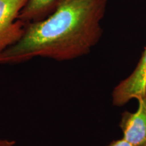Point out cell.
Returning a JSON list of instances; mask_svg holds the SVG:
<instances>
[{"mask_svg":"<svg viewBox=\"0 0 146 146\" xmlns=\"http://www.w3.org/2000/svg\"><path fill=\"white\" fill-rule=\"evenodd\" d=\"M109 0H58L43 19L25 25L18 41L0 54V64L36 58L69 61L90 53L103 35L101 22Z\"/></svg>","mask_w":146,"mask_h":146,"instance_id":"6da1fadb","label":"cell"},{"mask_svg":"<svg viewBox=\"0 0 146 146\" xmlns=\"http://www.w3.org/2000/svg\"><path fill=\"white\" fill-rule=\"evenodd\" d=\"M29 1L0 0V54L23 36L26 24L18 20V16Z\"/></svg>","mask_w":146,"mask_h":146,"instance_id":"7a4b0ae2","label":"cell"},{"mask_svg":"<svg viewBox=\"0 0 146 146\" xmlns=\"http://www.w3.org/2000/svg\"><path fill=\"white\" fill-rule=\"evenodd\" d=\"M146 90V46L141 58L133 72L119 83L112 91V104L123 106L133 99L145 96Z\"/></svg>","mask_w":146,"mask_h":146,"instance_id":"3957f363","label":"cell"},{"mask_svg":"<svg viewBox=\"0 0 146 146\" xmlns=\"http://www.w3.org/2000/svg\"><path fill=\"white\" fill-rule=\"evenodd\" d=\"M135 112L126 111L119 124L126 141L132 146H146V96L138 100Z\"/></svg>","mask_w":146,"mask_h":146,"instance_id":"277c9868","label":"cell"},{"mask_svg":"<svg viewBox=\"0 0 146 146\" xmlns=\"http://www.w3.org/2000/svg\"><path fill=\"white\" fill-rule=\"evenodd\" d=\"M58 0H29L18 16V20L27 24L40 21L54 11Z\"/></svg>","mask_w":146,"mask_h":146,"instance_id":"5b68a950","label":"cell"},{"mask_svg":"<svg viewBox=\"0 0 146 146\" xmlns=\"http://www.w3.org/2000/svg\"><path fill=\"white\" fill-rule=\"evenodd\" d=\"M108 146H132L129 142L126 141L125 139L122 138L120 139H117L112 141Z\"/></svg>","mask_w":146,"mask_h":146,"instance_id":"8992f818","label":"cell"},{"mask_svg":"<svg viewBox=\"0 0 146 146\" xmlns=\"http://www.w3.org/2000/svg\"><path fill=\"white\" fill-rule=\"evenodd\" d=\"M16 142L8 139H0V146H14Z\"/></svg>","mask_w":146,"mask_h":146,"instance_id":"52a82bcc","label":"cell"},{"mask_svg":"<svg viewBox=\"0 0 146 146\" xmlns=\"http://www.w3.org/2000/svg\"><path fill=\"white\" fill-rule=\"evenodd\" d=\"M145 96H146V90H145Z\"/></svg>","mask_w":146,"mask_h":146,"instance_id":"ba28073f","label":"cell"}]
</instances>
